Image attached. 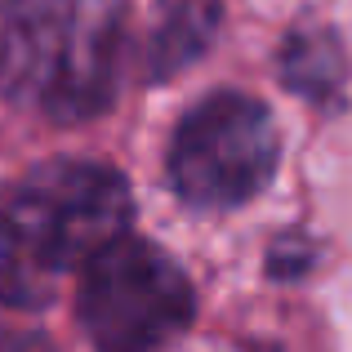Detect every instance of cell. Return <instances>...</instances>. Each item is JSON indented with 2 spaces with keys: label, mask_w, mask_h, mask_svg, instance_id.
Returning a JSON list of instances; mask_svg holds the SVG:
<instances>
[{
  "label": "cell",
  "mask_w": 352,
  "mask_h": 352,
  "mask_svg": "<svg viewBox=\"0 0 352 352\" xmlns=\"http://www.w3.org/2000/svg\"><path fill=\"white\" fill-rule=\"evenodd\" d=\"M134 197L103 161L54 156L18 174L0 197V303L45 308L63 276L129 232Z\"/></svg>",
  "instance_id": "obj_1"
},
{
  "label": "cell",
  "mask_w": 352,
  "mask_h": 352,
  "mask_svg": "<svg viewBox=\"0 0 352 352\" xmlns=\"http://www.w3.org/2000/svg\"><path fill=\"white\" fill-rule=\"evenodd\" d=\"M129 58L125 0H0V94L50 125L112 112Z\"/></svg>",
  "instance_id": "obj_2"
},
{
  "label": "cell",
  "mask_w": 352,
  "mask_h": 352,
  "mask_svg": "<svg viewBox=\"0 0 352 352\" xmlns=\"http://www.w3.org/2000/svg\"><path fill=\"white\" fill-rule=\"evenodd\" d=\"M76 276V321L94 352H165L197 317L188 272L138 232L103 245Z\"/></svg>",
  "instance_id": "obj_3"
},
{
  "label": "cell",
  "mask_w": 352,
  "mask_h": 352,
  "mask_svg": "<svg viewBox=\"0 0 352 352\" xmlns=\"http://www.w3.org/2000/svg\"><path fill=\"white\" fill-rule=\"evenodd\" d=\"M281 165V134L258 98L219 89L192 103L170 134L165 174L183 206L236 210L272 183Z\"/></svg>",
  "instance_id": "obj_4"
},
{
  "label": "cell",
  "mask_w": 352,
  "mask_h": 352,
  "mask_svg": "<svg viewBox=\"0 0 352 352\" xmlns=\"http://www.w3.org/2000/svg\"><path fill=\"white\" fill-rule=\"evenodd\" d=\"M281 80L317 112H339L348 98V54L335 27L317 18L294 23L281 41Z\"/></svg>",
  "instance_id": "obj_5"
},
{
  "label": "cell",
  "mask_w": 352,
  "mask_h": 352,
  "mask_svg": "<svg viewBox=\"0 0 352 352\" xmlns=\"http://www.w3.org/2000/svg\"><path fill=\"white\" fill-rule=\"evenodd\" d=\"M214 32H219V0H161L143 45V76L170 80L174 72L192 67L214 45Z\"/></svg>",
  "instance_id": "obj_6"
}]
</instances>
